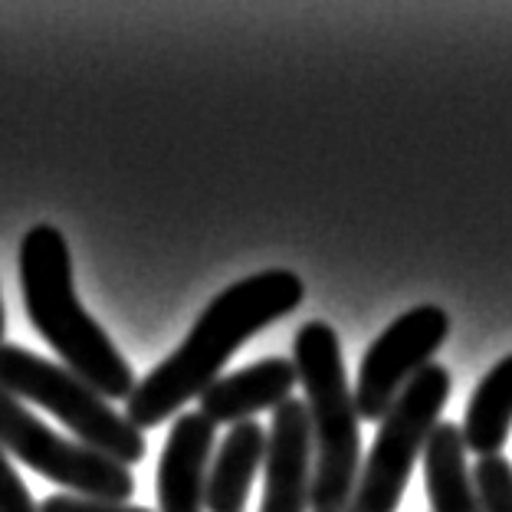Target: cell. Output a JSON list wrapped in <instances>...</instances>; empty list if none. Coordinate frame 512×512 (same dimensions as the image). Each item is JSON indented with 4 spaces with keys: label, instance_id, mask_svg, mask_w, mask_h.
<instances>
[{
    "label": "cell",
    "instance_id": "cell-11",
    "mask_svg": "<svg viewBox=\"0 0 512 512\" xmlns=\"http://www.w3.org/2000/svg\"><path fill=\"white\" fill-rule=\"evenodd\" d=\"M266 457V430L256 421H240L224 437L217 457L211 460L207 473V493L204 509L207 512H243L253 486L256 470L263 467Z\"/></svg>",
    "mask_w": 512,
    "mask_h": 512
},
{
    "label": "cell",
    "instance_id": "cell-10",
    "mask_svg": "<svg viewBox=\"0 0 512 512\" xmlns=\"http://www.w3.org/2000/svg\"><path fill=\"white\" fill-rule=\"evenodd\" d=\"M296 381V365L286 355L263 358V362L240 368L234 375H220L201 394V414L214 427L253 421V414L276 411L279 404L293 398Z\"/></svg>",
    "mask_w": 512,
    "mask_h": 512
},
{
    "label": "cell",
    "instance_id": "cell-12",
    "mask_svg": "<svg viewBox=\"0 0 512 512\" xmlns=\"http://www.w3.org/2000/svg\"><path fill=\"white\" fill-rule=\"evenodd\" d=\"M427 496L434 512H483L467 463L460 424H437L424 447Z\"/></svg>",
    "mask_w": 512,
    "mask_h": 512
},
{
    "label": "cell",
    "instance_id": "cell-6",
    "mask_svg": "<svg viewBox=\"0 0 512 512\" xmlns=\"http://www.w3.org/2000/svg\"><path fill=\"white\" fill-rule=\"evenodd\" d=\"M0 447L27 463L33 473L73 490V496L128 503L135 493L132 470L79 440L60 437L7 391H0Z\"/></svg>",
    "mask_w": 512,
    "mask_h": 512
},
{
    "label": "cell",
    "instance_id": "cell-17",
    "mask_svg": "<svg viewBox=\"0 0 512 512\" xmlns=\"http://www.w3.org/2000/svg\"><path fill=\"white\" fill-rule=\"evenodd\" d=\"M4 332H7V312H4V299H0V345H4Z\"/></svg>",
    "mask_w": 512,
    "mask_h": 512
},
{
    "label": "cell",
    "instance_id": "cell-2",
    "mask_svg": "<svg viewBox=\"0 0 512 512\" xmlns=\"http://www.w3.org/2000/svg\"><path fill=\"white\" fill-rule=\"evenodd\" d=\"M20 289L30 322L73 375L96 388L106 401L132 398L138 384L132 365L79 302L69 243L56 227L40 224L27 230L20 243Z\"/></svg>",
    "mask_w": 512,
    "mask_h": 512
},
{
    "label": "cell",
    "instance_id": "cell-16",
    "mask_svg": "<svg viewBox=\"0 0 512 512\" xmlns=\"http://www.w3.org/2000/svg\"><path fill=\"white\" fill-rule=\"evenodd\" d=\"M37 512H155L148 506H135V503H106V499H86V496H73V493H56L50 499H43Z\"/></svg>",
    "mask_w": 512,
    "mask_h": 512
},
{
    "label": "cell",
    "instance_id": "cell-7",
    "mask_svg": "<svg viewBox=\"0 0 512 512\" xmlns=\"http://www.w3.org/2000/svg\"><path fill=\"white\" fill-rule=\"evenodd\" d=\"M450 335V319L440 306H417L384 329L358 365V417L384 421L401 391L430 365Z\"/></svg>",
    "mask_w": 512,
    "mask_h": 512
},
{
    "label": "cell",
    "instance_id": "cell-13",
    "mask_svg": "<svg viewBox=\"0 0 512 512\" xmlns=\"http://www.w3.org/2000/svg\"><path fill=\"white\" fill-rule=\"evenodd\" d=\"M512 427V355L496 362L467 404V417L460 424L467 453L476 457H496L503 453V444Z\"/></svg>",
    "mask_w": 512,
    "mask_h": 512
},
{
    "label": "cell",
    "instance_id": "cell-14",
    "mask_svg": "<svg viewBox=\"0 0 512 512\" xmlns=\"http://www.w3.org/2000/svg\"><path fill=\"white\" fill-rule=\"evenodd\" d=\"M473 486L483 512H512V463L503 453L473 463Z\"/></svg>",
    "mask_w": 512,
    "mask_h": 512
},
{
    "label": "cell",
    "instance_id": "cell-4",
    "mask_svg": "<svg viewBox=\"0 0 512 512\" xmlns=\"http://www.w3.org/2000/svg\"><path fill=\"white\" fill-rule=\"evenodd\" d=\"M0 391L10 398L46 407L56 421L76 434L79 444L102 453L122 467L145 460V434L128 424L96 388L63 365L27 352L20 345H0Z\"/></svg>",
    "mask_w": 512,
    "mask_h": 512
},
{
    "label": "cell",
    "instance_id": "cell-8",
    "mask_svg": "<svg viewBox=\"0 0 512 512\" xmlns=\"http://www.w3.org/2000/svg\"><path fill=\"white\" fill-rule=\"evenodd\" d=\"M260 512H309L312 503V427L306 401L289 398L273 411L263 457Z\"/></svg>",
    "mask_w": 512,
    "mask_h": 512
},
{
    "label": "cell",
    "instance_id": "cell-15",
    "mask_svg": "<svg viewBox=\"0 0 512 512\" xmlns=\"http://www.w3.org/2000/svg\"><path fill=\"white\" fill-rule=\"evenodd\" d=\"M0 512H37V503L20 480L14 463L7 460V450L0 447Z\"/></svg>",
    "mask_w": 512,
    "mask_h": 512
},
{
    "label": "cell",
    "instance_id": "cell-9",
    "mask_svg": "<svg viewBox=\"0 0 512 512\" xmlns=\"http://www.w3.org/2000/svg\"><path fill=\"white\" fill-rule=\"evenodd\" d=\"M214 424L201 411L174 421L155 473L158 512H204L207 473H211Z\"/></svg>",
    "mask_w": 512,
    "mask_h": 512
},
{
    "label": "cell",
    "instance_id": "cell-3",
    "mask_svg": "<svg viewBox=\"0 0 512 512\" xmlns=\"http://www.w3.org/2000/svg\"><path fill=\"white\" fill-rule=\"evenodd\" d=\"M293 365L306 388L312 427V503L309 512H348L358 470V407L348 388L339 332L329 322H306L296 332Z\"/></svg>",
    "mask_w": 512,
    "mask_h": 512
},
{
    "label": "cell",
    "instance_id": "cell-5",
    "mask_svg": "<svg viewBox=\"0 0 512 512\" xmlns=\"http://www.w3.org/2000/svg\"><path fill=\"white\" fill-rule=\"evenodd\" d=\"M450 391V371L434 362L401 391V398L384 414L368 460L358 470L348 512H394L401 506L414 460L427 447L430 430L440 424Z\"/></svg>",
    "mask_w": 512,
    "mask_h": 512
},
{
    "label": "cell",
    "instance_id": "cell-1",
    "mask_svg": "<svg viewBox=\"0 0 512 512\" xmlns=\"http://www.w3.org/2000/svg\"><path fill=\"white\" fill-rule=\"evenodd\" d=\"M302 296H306V286L289 270H263L227 286L201 312L178 352H171L135 384L132 398L125 404L128 424L151 430L168 421L171 414H178L181 404L201 398L220 378L227 358L266 325L299 309Z\"/></svg>",
    "mask_w": 512,
    "mask_h": 512
}]
</instances>
